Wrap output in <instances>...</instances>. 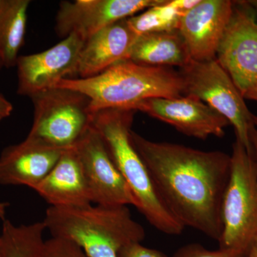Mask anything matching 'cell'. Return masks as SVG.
<instances>
[{
	"mask_svg": "<svg viewBox=\"0 0 257 257\" xmlns=\"http://www.w3.org/2000/svg\"><path fill=\"white\" fill-rule=\"evenodd\" d=\"M131 140L171 214L184 227L219 241L231 156L221 151L150 141L133 130Z\"/></svg>",
	"mask_w": 257,
	"mask_h": 257,
	"instance_id": "1",
	"label": "cell"
},
{
	"mask_svg": "<svg viewBox=\"0 0 257 257\" xmlns=\"http://www.w3.org/2000/svg\"><path fill=\"white\" fill-rule=\"evenodd\" d=\"M135 113L130 109L98 111L94 113L92 126L104 140L113 162L133 193L134 206L161 232L181 234L184 226L162 202L146 165L132 143Z\"/></svg>",
	"mask_w": 257,
	"mask_h": 257,
	"instance_id": "2",
	"label": "cell"
},
{
	"mask_svg": "<svg viewBox=\"0 0 257 257\" xmlns=\"http://www.w3.org/2000/svg\"><path fill=\"white\" fill-rule=\"evenodd\" d=\"M54 87L82 93L90 99L94 113L106 109H133L135 104L150 98L184 96V82L179 72L128 60L89 78L62 79Z\"/></svg>",
	"mask_w": 257,
	"mask_h": 257,
	"instance_id": "3",
	"label": "cell"
},
{
	"mask_svg": "<svg viewBox=\"0 0 257 257\" xmlns=\"http://www.w3.org/2000/svg\"><path fill=\"white\" fill-rule=\"evenodd\" d=\"M42 221L52 237L75 243L88 257H118L124 246L145 238V229L127 206L50 207Z\"/></svg>",
	"mask_w": 257,
	"mask_h": 257,
	"instance_id": "4",
	"label": "cell"
},
{
	"mask_svg": "<svg viewBox=\"0 0 257 257\" xmlns=\"http://www.w3.org/2000/svg\"><path fill=\"white\" fill-rule=\"evenodd\" d=\"M229 181L221 202L219 248L248 251L257 236V160L239 140L232 146Z\"/></svg>",
	"mask_w": 257,
	"mask_h": 257,
	"instance_id": "5",
	"label": "cell"
},
{
	"mask_svg": "<svg viewBox=\"0 0 257 257\" xmlns=\"http://www.w3.org/2000/svg\"><path fill=\"white\" fill-rule=\"evenodd\" d=\"M33 123L27 140L59 150L73 148L92 126L94 112L82 93L53 87L31 96Z\"/></svg>",
	"mask_w": 257,
	"mask_h": 257,
	"instance_id": "6",
	"label": "cell"
},
{
	"mask_svg": "<svg viewBox=\"0 0 257 257\" xmlns=\"http://www.w3.org/2000/svg\"><path fill=\"white\" fill-rule=\"evenodd\" d=\"M184 95L207 104L228 120L234 128L236 140L250 154H254L251 133L256 127L253 114L232 79L216 60H191L179 71Z\"/></svg>",
	"mask_w": 257,
	"mask_h": 257,
	"instance_id": "7",
	"label": "cell"
},
{
	"mask_svg": "<svg viewBox=\"0 0 257 257\" xmlns=\"http://www.w3.org/2000/svg\"><path fill=\"white\" fill-rule=\"evenodd\" d=\"M216 60L241 95L257 82V21L247 1L234 2L232 16Z\"/></svg>",
	"mask_w": 257,
	"mask_h": 257,
	"instance_id": "8",
	"label": "cell"
},
{
	"mask_svg": "<svg viewBox=\"0 0 257 257\" xmlns=\"http://www.w3.org/2000/svg\"><path fill=\"white\" fill-rule=\"evenodd\" d=\"M74 149L92 194L93 203L106 207L134 206L133 193L94 126L83 135Z\"/></svg>",
	"mask_w": 257,
	"mask_h": 257,
	"instance_id": "9",
	"label": "cell"
},
{
	"mask_svg": "<svg viewBox=\"0 0 257 257\" xmlns=\"http://www.w3.org/2000/svg\"><path fill=\"white\" fill-rule=\"evenodd\" d=\"M85 41L76 33L40 53L18 57V94L29 97L55 87L63 79L75 78Z\"/></svg>",
	"mask_w": 257,
	"mask_h": 257,
	"instance_id": "10",
	"label": "cell"
},
{
	"mask_svg": "<svg viewBox=\"0 0 257 257\" xmlns=\"http://www.w3.org/2000/svg\"><path fill=\"white\" fill-rule=\"evenodd\" d=\"M164 0H77L63 1L56 18V32L64 37L72 33L84 41L103 28L126 20Z\"/></svg>",
	"mask_w": 257,
	"mask_h": 257,
	"instance_id": "11",
	"label": "cell"
},
{
	"mask_svg": "<svg viewBox=\"0 0 257 257\" xmlns=\"http://www.w3.org/2000/svg\"><path fill=\"white\" fill-rule=\"evenodd\" d=\"M133 109L164 121L187 135L207 140L222 138L228 120L203 101L189 96L175 98L153 97L135 104Z\"/></svg>",
	"mask_w": 257,
	"mask_h": 257,
	"instance_id": "12",
	"label": "cell"
},
{
	"mask_svg": "<svg viewBox=\"0 0 257 257\" xmlns=\"http://www.w3.org/2000/svg\"><path fill=\"white\" fill-rule=\"evenodd\" d=\"M233 10V1L201 0L182 17L177 31L192 60H215Z\"/></svg>",
	"mask_w": 257,
	"mask_h": 257,
	"instance_id": "13",
	"label": "cell"
},
{
	"mask_svg": "<svg viewBox=\"0 0 257 257\" xmlns=\"http://www.w3.org/2000/svg\"><path fill=\"white\" fill-rule=\"evenodd\" d=\"M66 150L43 146L27 139L6 147L0 155V184L26 186L34 189Z\"/></svg>",
	"mask_w": 257,
	"mask_h": 257,
	"instance_id": "14",
	"label": "cell"
},
{
	"mask_svg": "<svg viewBox=\"0 0 257 257\" xmlns=\"http://www.w3.org/2000/svg\"><path fill=\"white\" fill-rule=\"evenodd\" d=\"M33 190L50 207L79 208L93 203L92 194L74 147L64 152L50 173Z\"/></svg>",
	"mask_w": 257,
	"mask_h": 257,
	"instance_id": "15",
	"label": "cell"
},
{
	"mask_svg": "<svg viewBox=\"0 0 257 257\" xmlns=\"http://www.w3.org/2000/svg\"><path fill=\"white\" fill-rule=\"evenodd\" d=\"M126 20L103 28L86 40L79 55L75 78L94 77L128 60L138 37L128 28Z\"/></svg>",
	"mask_w": 257,
	"mask_h": 257,
	"instance_id": "16",
	"label": "cell"
},
{
	"mask_svg": "<svg viewBox=\"0 0 257 257\" xmlns=\"http://www.w3.org/2000/svg\"><path fill=\"white\" fill-rule=\"evenodd\" d=\"M128 60L150 67L184 66L192 60L178 31L157 32L138 37Z\"/></svg>",
	"mask_w": 257,
	"mask_h": 257,
	"instance_id": "17",
	"label": "cell"
},
{
	"mask_svg": "<svg viewBox=\"0 0 257 257\" xmlns=\"http://www.w3.org/2000/svg\"><path fill=\"white\" fill-rule=\"evenodd\" d=\"M29 0H0V55L5 67H15L26 31Z\"/></svg>",
	"mask_w": 257,
	"mask_h": 257,
	"instance_id": "18",
	"label": "cell"
},
{
	"mask_svg": "<svg viewBox=\"0 0 257 257\" xmlns=\"http://www.w3.org/2000/svg\"><path fill=\"white\" fill-rule=\"evenodd\" d=\"M45 230L42 221L17 226L5 219L0 234L1 257H41Z\"/></svg>",
	"mask_w": 257,
	"mask_h": 257,
	"instance_id": "19",
	"label": "cell"
},
{
	"mask_svg": "<svg viewBox=\"0 0 257 257\" xmlns=\"http://www.w3.org/2000/svg\"><path fill=\"white\" fill-rule=\"evenodd\" d=\"M183 14L172 7L169 0L148 8L142 14L126 19L128 28L137 37L157 32L177 31Z\"/></svg>",
	"mask_w": 257,
	"mask_h": 257,
	"instance_id": "20",
	"label": "cell"
},
{
	"mask_svg": "<svg viewBox=\"0 0 257 257\" xmlns=\"http://www.w3.org/2000/svg\"><path fill=\"white\" fill-rule=\"evenodd\" d=\"M247 253L248 251L233 248L210 250L200 243H192L179 248L173 257H246Z\"/></svg>",
	"mask_w": 257,
	"mask_h": 257,
	"instance_id": "21",
	"label": "cell"
},
{
	"mask_svg": "<svg viewBox=\"0 0 257 257\" xmlns=\"http://www.w3.org/2000/svg\"><path fill=\"white\" fill-rule=\"evenodd\" d=\"M41 257H88L74 243L60 238L51 237L44 243Z\"/></svg>",
	"mask_w": 257,
	"mask_h": 257,
	"instance_id": "22",
	"label": "cell"
},
{
	"mask_svg": "<svg viewBox=\"0 0 257 257\" xmlns=\"http://www.w3.org/2000/svg\"><path fill=\"white\" fill-rule=\"evenodd\" d=\"M118 257H168L165 253L155 249L146 247L141 242L128 243L120 250Z\"/></svg>",
	"mask_w": 257,
	"mask_h": 257,
	"instance_id": "23",
	"label": "cell"
},
{
	"mask_svg": "<svg viewBox=\"0 0 257 257\" xmlns=\"http://www.w3.org/2000/svg\"><path fill=\"white\" fill-rule=\"evenodd\" d=\"M200 1L201 0H169V3L172 7L184 15L199 4Z\"/></svg>",
	"mask_w": 257,
	"mask_h": 257,
	"instance_id": "24",
	"label": "cell"
},
{
	"mask_svg": "<svg viewBox=\"0 0 257 257\" xmlns=\"http://www.w3.org/2000/svg\"><path fill=\"white\" fill-rule=\"evenodd\" d=\"M13 106L3 94H0V122L11 115Z\"/></svg>",
	"mask_w": 257,
	"mask_h": 257,
	"instance_id": "25",
	"label": "cell"
},
{
	"mask_svg": "<svg viewBox=\"0 0 257 257\" xmlns=\"http://www.w3.org/2000/svg\"><path fill=\"white\" fill-rule=\"evenodd\" d=\"M244 99L252 100L257 102V82L243 94Z\"/></svg>",
	"mask_w": 257,
	"mask_h": 257,
	"instance_id": "26",
	"label": "cell"
},
{
	"mask_svg": "<svg viewBox=\"0 0 257 257\" xmlns=\"http://www.w3.org/2000/svg\"><path fill=\"white\" fill-rule=\"evenodd\" d=\"M246 257H257V236L251 243V246L248 248L247 256Z\"/></svg>",
	"mask_w": 257,
	"mask_h": 257,
	"instance_id": "27",
	"label": "cell"
},
{
	"mask_svg": "<svg viewBox=\"0 0 257 257\" xmlns=\"http://www.w3.org/2000/svg\"><path fill=\"white\" fill-rule=\"evenodd\" d=\"M251 143L253 149V152H254L255 157L257 160V127L254 128L251 133Z\"/></svg>",
	"mask_w": 257,
	"mask_h": 257,
	"instance_id": "28",
	"label": "cell"
},
{
	"mask_svg": "<svg viewBox=\"0 0 257 257\" xmlns=\"http://www.w3.org/2000/svg\"><path fill=\"white\" fill-rule=\"evenodd\" d=\"M9 207V203L0 202V219L5 220L6 216L7 209Z\"/></svg>",
	"mask_w": 257,
	"mask_h": 257,
	"instance_id": "29",
	"label": "cell"
},
{
	"mask_svg": "<svg viewBox=\"0 0 257 257\" xmlns=\"http://www.w3.org/2000/svg\"><path fill=\"white\" fill-rule=\"evenodd\" d=\"M247 3L251 7V9L253 10L257 21V1H247Z\"/></svg>",
	"mask_w": 257,
	"mask_h": 257,
	"instance_id": "30",
	"label": "cell"
},
{
	"mask_svg": "<svg viewBox=\"0 0 257 257\" xmlns=\"http://www.w3.org/2000/svg\"><path fill=\"white\" fill-rule=\"evenodd\" d=\"M3 67H5L4 62H3V58H2V56L0 55V71L2 70Z\"/></svg>",
	"mask_w": 257,
	"mask_h": 257,
	"instance_id": "31",
	"label": "cell"
},
{
	"mask_svg": "<svg viewBox=\"0 0 257 257\" xmlns=\"http://www.w3.org/2000/svg\"><path fill=\"white\" fill-rule=\"evenodd\" d=\"M253 121H254L255 126L257 127V116H253Z\"/></svg>",
	"mask_w": 257,
	"mask_h": 257,
	"instance_id": "32",
	"label": "cell"
},
{
	"mask_svg": "<svg viewBox=\"0 0 257 257\" xmlns=\"http://www.w3.org/2000/svg\"><path fill=\"white\" fill-rule=\"evenodd\" d=\"M0 257H1V243H0Z\"/></svg>",
	"mask_w": 257,
	"mask_h": 257,
	"instance_id": "33",
	"label": "cell"
}]
</instances>
